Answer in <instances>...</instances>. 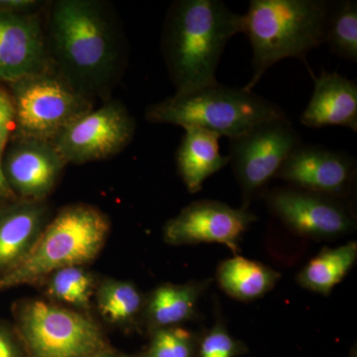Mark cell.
<instances>
[{
  "mask_svg": "<svg viewBox=\"0 0 357 357\" xmlns=\"http://www.w3.org/2000/svg\"><path fill=\"white\" fill-rule=\"evenodd\" d=\"M243 30V14L220 0L175 2L166 21L164 54L176 95L217 84L223 51Z\"/></svg>",
  "mask_w": 357,
  "mask_h": 357,
  "instance_id": "1",
  "label": "cell"
},
{
  "mask_svg": "<svg viewBox=\"0 0 357 357\" xmlns=\"http://www.w3.org/2000/svg\"><path fill=\"white\" fill-rule=\"evenodd\" d=\"M50 42L59 73L86 98L109 81L119 63L114 29L96 1L56 2L51 13Z\"/></svg>",
  "mask_w": 357,
  "mask_h": 357,
  "instance_id": "2",
  "label": "cell"
},
{
  "mask_svg": "<svg viewBox=\"0 0 357 357\" xmlns=\"http://www.w3.org/2000/svg\"><path fill=\"white\" fill-rule=\"evenodd\" d=\"M328 0H251L243 14V33L253 52L252 91L272 66L288 58L307 64V55L325 44L330 14Z\"/></svg>",
  "mask_w": 357,
  "mask_h": 357,
  "instance_id": "3",
  "label": "cell"
},
{
  "mask_svg": "<svg viewBox=\"0 0 357 357\" xmlns=\"http://www.w3.org/2000/svg\"><path fill=\"white\" fill-rule=\"evenodd\" d=\"M110 230L105 213L91 204H70L47 223L27 257L0 278V291L37 285L62 268L86 266L100 255Z\"/></svg>",
  "mask_w": 357,
  "mask_h": 357,
  "instance_id": "4",
  "label": "cell"
},
{
  "mask_svg": "<svg viewBox=\"0 0 357 357\" xmlns=\"http://www.w3.org/2000/svg\"><path fill=\"white\" fill-rule=\"evenodd\" d=\"M279 105L243 88L220 83L175 95L148 107L153 123L174 124L184 129H206L229 139L270 119H287Z\"/></svg>",
  "mask_w": 357,
  "mask_h": 357,
  "instance_id": "5",
  "label": "cell"
},
{
  "mask_svg": "<svg viewBox=\"0 0 357 357\" xmlns=\"http://www.w3.org/2000/svg\"><path fill=\"white\" fill-rule=\"evenodd\" d=\"M11 312L29 357H91L112 347L86 312L42 298L15 301Z\"/></svg>",
  "mask_w": 357,
  "mask_h": 357,
  "instance_id": "6",
  "label": "cell"
},
{
  "mask_svg": "<svg viewBox=\"0 0 357 357\" xmlns=\"http://www.w3.org/2000/svg\"><path fill=\"white\" fill-rule=\"evenodd\" d=\"M20 138L53 142L65 129L91 112L89 98L60 73L50 69L13 83Z\"/></svg>",
  "mask_w": 357,
  "mask_h": 357,
  "instance_id": "7",
  "label": "cell"
},
{
  "mask_svg": "<svg viewBox=\"0 0 357 357\" xmlns=\"http://www.w3.org/2000/svg\"><path fill=\"white\" fill-rule=\"evenodd\" d=\"M302 142L289 117L260 122L229 139V164L243 192V206L249 208L253 199L266 192L270 181Z\"/></svg>",
  "mask_w": 357,
  "mask_h": 357,
  "instance_id": "8",
  "label": "cell"
},
{
  "mask_svg": "<svg viewBox=\"0 0 357 357\" xmlns=\"http://www.w3.org/2000/svg\"><path fill=\"white\" fill-rule=\"evenodd\" d=\"M263 196L269 211L298 236L324 241L356 229V215L345 199L294 187L278 188Z\"/></svg>",
  "mask_w": 357,
  "mask_h": 357,
  "instance_id": "9",
  "label": "cell"
},
{
  "mask_svg": "<svg viewBox=\"0 0 357 357\" xmlns=\"http://www.w3.org/2000/svg\"><path fill=\"white\" fill-rule=\"evenodd\" d=\"M135 122L119 102L91 110L65 129L53 145L66 163L84 164L112 156L128 146Z\"/></svg>",
  "mask_w": 357,
  "mask_h": 357,
  "instance_id": "10",
  "label": "cell"
},
{
  "mask_svg": "<svg viewBox=\"0 0 357 357\" xmlns=\"http://www.w3.org/2000/svg\"><path fill=\"white\" fill-rule=\"evenodd\" d=\"M257 220L248 208H234L211 199L192 202L164 225L163 238L170 245L218 243L236 253L243 234Z\"/></svg>",
  "mask_w": 357,
  "mask_h": 357,
  "instance_id": "11",
  "label": "cell"
},
{
  "mask_svg": "<svg viewBox=\"0 0 357 357\" xmlns=\"http://www.w3.org/2000/svg\"><path fill=\"white\" fill-rule=\"evenodd\" d=\"M356 174V158L351 155L302 142L289 154L276 178L298 189L347 199Z\"/></svg>",
  "mask_w": 357,
  "mask_h": 357,
  "instance_id": "12",
  "label": "cell"
},
{
  "mask_svg": "<svg viewBox=\"0 0 357 357\" xmlns=\"http://www.w3.org/2000/svg\"><path fill=\"white\" fill-rule=\"evenodd\" d=\"M66 164L53 143L18 138L2 167L16 198L45 201L57 184Z\"/></svg>",
  "mask_w": 357,
  "mask_h": 357,
  "instance_id": "13",
  "label": "cell"
},
{
  "mask_svg": "<svg viewBox=\"0 0 357 357\" xmlns=\"http://www.w3.org/2000/svg\"><path fill=\"white\" fill-rule=\"evenodd\" d=\"M49 68L38 18L0 10V79L13 84Z\"/></svg>",
  "mask_w": 357,
  "mask_h": 357,
  "instance_id": "14",
  "label": "cell"
},
{
  "mask_svg": "<svg viewBox=\"0 0 357 357\" xmlns=\"http://www.w3.org/2000/svg\"><path fill=\"white\" fill-rule=\"evenodd\" d=\"M48 218L45 201L16 199L0 208V278L31 252Z\"/></svg>",
  "mask_w": 357,
  "mask_h": 357,
  "instance_id": "15",
  "label": "cell"
},
{
  "mask_svg": "<svg viewBox=\"0 0 357 357\" xmlns=\"http://www.w3.org/2000/svg\"><path fill=\"white\" fill-rule=\"evenodd\" d=\"M314 91L301 123L307 128L342 126L357 131V84L337 72L312 77Z\"/></svg>",
  "mask_w": 357,
  "mask_h": 357,
  "instance_id": "16",
  "label": "cell"
},
{
  "mask_svg": "<svg viewBox=\"0 0 357 357\" xmlns=\"http://www.w3.org/2000/svg\"><path fill=\"white\" fill-rule=\"evenodd\" d=\"M211 280L167 283L154 289L145 299L142 323L150 333L180 326L195 316L197 304Z\"/></svg>",
  "mask_w": 357,
  "mask_h": 357,
  "instance_id": "17",
  "label": "cell"
},
{
  "mask_svg": "<svg viewBox=\"0 0 357 357\" xmlns=\"http://www.w3.org/2000/svg\"><path fill=\"white\" fill-rule=\"evenodd\" d=\"M220 138L206 129H185L176 160L178 174L191 194L202 191L206 178L229 164V157L220 153Z\"/></svg>",
  "mask_w": 357,
  "mask_h": 357,
  "instance_id": "18",
  "label": "cell"
},
{
  "mask_svg": "<svg viewBox=\"0 0 357 357\" xmlns=\"http://www.w3.org/2000/svg\"><path fill=\"white\" fill-rule=\"evenodd\" d=\"M145 299L130 281L105 278L98 280L93 305L107 325L121 331L137 330L142 323Z\"/></svg>",
  "mask_w": 357,
  "mask_h": 357,
  "instance_id": "19",
  "label": "cell"
},
{
  "mask_svg": "<svg viewBox=\"0 0 357 357\" xmlns=\"http://www.w3.org/2000/svg\"><path fill=\"white\" fill-rule=\"evenodd\" d=\"M281 274L261 262L236 255L220 263L218 268V285L234 299L251 302L272 290Z\"/></svg>",
  "mask_w": 357,
  "mask_h": 357,
  "instance_id": "20",
  "label": "cell"
},
{
  "mask_svg": "<svg viewBox=\"0 0 357 357\" xmlns=\"http://www.w3.org/2000/svg\"><path fill=\"white\" fill-rule=\"evenodd\" d=\"M356 259V241L324 248L298 273V284L311 292L328 296L354 268Z\"/></svg>",
  "mask_w": 357,
  "mask_h": 357,
  "instance_id": "21",
  "label": "cell"
},
{
  "mask_svg": "<svg viewBox=\"0 0 357 357\" xmlns=\"http://www.w3.org/2000/svg\"><path fill=\"white\" fill-rule=\"evenodd\" d=\"M98 283V277L91 270L76 265L52 272L37 285L45 299L89 314Z\"/></svg>",
  "mask_w": 357,
  "mask_h": 357,
  "instance_id": "22",
  "label": "cell"
},
{
  "mask_svg": "<svg viewBox=\"0 0 357 357\" xmlns=\"http://www.w3.org/2000/svg\"><path fill=\"white\" fill-rule=\"evenodd\" d=\"M333 54L344 60L357 62V2L331 1L326 41Z\"/></svg>",
  "mask_w": 357,
  "mask_h": 357,
  "instance_id": "23",
  "label": "cell"
},
{
  "mask_svg": "<svg viewBox=\"0 0 357 357\" xmlns=\"http://www.w3.org/2000/svg\"><path fill=\"white\" fill-rule=\"evenodd\" d=\"M145 352L149 357H194V337L181 326L156 331Z\"/></svg>",
  "mask_w": 357,
  "mask_h": 357,
  "instance_id": "24",
  "label": "cell"
},
{
  "mask_svg": "<svg viewBox=\"0 0 357 357\" xmlns=\"http://www.w3.org/2000/svg\"><path fill=\"white\" fill-rule=\"evenodd\" d=\"M245 347L232 337L222 324H217L199 342L197 357H236Z\"/></svg>",
  "mask_w": 357,
  "mask_h": 357,
  "instance_id": "25",
  "label": "cell"
},
{
  "mask_svg": "<svg viewBox=\"0 0 357 357\" xmlns=\"http://www.w3.org/2000/svg\"><path fill=\"white\" fill-rule=\"evenodd\" d=\"M0 357H29L13 323L0 319Z\"/></svg>",
  "mask_w": 357,
  "mask_h": 357,
  "instance_id": "26",
  "label": "cell"
},
{
  "mask_svg": "<svg viewBox=\"0 0 357 357\" xmlns=\"http://www.w3.org/2000/svg\"><path fill=\"white\" fill-rule=\"evenodd\" d=\"M15 123V107L13 98L0 89V156L6 149L9 134Z\"/></svg>",
  "mask_w": 357,
  "mask_h": 357,
  "instance_id": "27",
  "label": "cell"
},
{
  "mask_svg": "<svg viewBox=\"0 0 357 357\" xmlns=\"http://www.w3.org/2000/svg\"><path fill=\"white\" fill-rule=\"evenodd\" d=\"M15 195L13 190L9 187L7 183L6 175L3 172V167H2L1 156H0V199H6V201H14L16 199Z\"/></svg>",
  "mask_w": 357,
  "mask_h": 357,
  "instance_id": "28",
  "label": "cell"
},
{
  "mask_svg": "<svg viewBox=\"0 0 357 357\" xmlns=\"http://www.w3.org/2000/svg\"><path fill=\"white\" fill-rule=\"evenodd\" d=\"M91 357H126V354H122L121 352L115 351L114 347H112V349H107V351H103Z\"/></svg>",
  "mask_w": 357,
  "mask_h": 357,
  "instance_id": "29",
  "label": "cell"
},
{
  "mask_svg": "<svg viewBox=\"0 0 357 357\" xmlns=\"http://www.w3.org/2000/svg\"><path fill=\"white\" fill-rule=\"evenodd\" d=\"M126 357H149L147 356L146 352L144 354H137V356H126Z\"/></svg>",
  "mask_w": 357,
  "mask_h": 357,
  "instance_id": "30",
  "label": "cell"
}]
</instances>
